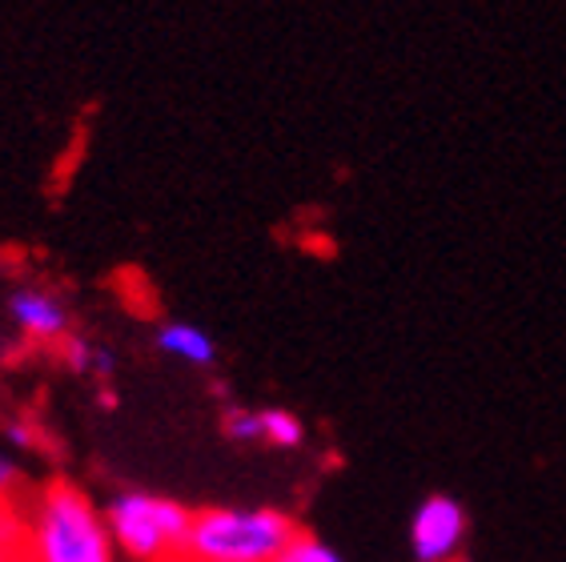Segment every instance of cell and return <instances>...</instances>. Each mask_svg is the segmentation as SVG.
I'll list each match as a JSON object with an SVG mask.
<instances>
[{
  "label": "cell",
  "instance_id": "1",
  "mask_svg": "<svg viewBox=\"0 0 566 562\" xmlns=\"http://www.w3.org/2000/svg\"><path fill=\"white\" fill-rule=\"evenodd\" d=\"M24 562H117L105 510L65 478L41 487L24 507Z\"/></svg>",
  "mask_w": 566,
  "mask_h": 562
},
{
  "label": "cell",
  "instance_id": "2",
  "mask_svg": "<svg viewBox=\"0 0 566 562\" xmlns=\"http://www.w3.org/2000/svg\"><path fill=\"white\" fill-rule=\"evenodd\" d=\"M297 530L285 510L273 507L193 510L186 562H277Z\"/></svg>",
  "mask_w": 566,
  "mask_h": 562
},
{
  "label": "cell",
  "instance_id": "3",
  "mask_svg": "<svg viewBox=\"0 0 566 562\" xmlns=\"http://www.w3.org/2000/svg\"><path fill=\"white\" fill-rule=\"evenodd\" d=\"M105 527L129 562H169L186 559L193 510L153 490H120L105 507Z\"/></svg>",
  "mask_w": 566,
  "mask_h": 562
},
{
  "label": "cell",
  "instance_id": "4",
  "mask_svg": "<svg viewBox=\"0 0 566 562\" xmlns=\"http://www.w3.org/2000/svg\"><path fill=\"white\" fill-rule=\"evenodd\" d=\"M470 519L454 495H426L410 519V551L415 562H458L467 547Z\"/></svg>",
  "mask_w": 566,
  "mask_h": 562
},
{
  "label": "cell",
  "instance_id": "5",
  "mask_svg": "<svg viewBox=\"0 0 566 562\" xmlns=\"http://www.w3.org/2000/svg\"><path fill=\"white\" fill-rule=\"evenodd\" d=\"M9 314H12V322H17V330H21L24 337H33V342H56V346H65V337L73 334L69 305L61 302L56 293L41 290V285L12 290Z\"/></svg>",
  "mask_w": 566,
  "mask_h": 562
},
{
  "label": "cell",
  "instance_id": "6",
  "mask_svg": "<svg viewBox=\"0 0 566 562\" xmlns=\"http://www.w3.org/2000/svg\"><path fill=\"white\" fill-rule=\"evenodd\" d=\"M157 350L177 357V362H186V366H213L218 362L213 337L193 322H165L157 330Z\"/></svg>",
  "mask_w": 566,
  "mask_h": 562
},
{
  "label": "cell",
  "instance_id": "7",
  "mask_svg": "<svg viewBox=\"0 0 566 562\" xmlns=\"http://www.w3.org/2000/svg\"><path fill=\"white\" fill-rule=\"evenodd\" d=\"M262 443L277 446V450H297L305 443L302 418L294 410H282V406L262 410Z\"/></svg>",
  "mask_w": 566,
  "mask_h": 562
},
{
  "label": "cell",
  "instance_id": "8",
  "mask_svg": "<svg viewBox=\"0 0 566 562\" xmlns=\"http://www.w3.org/2000/svg\"><path fill=\"white\" fill-rule=\"evenodd\" d=\"M0 562H24V510L17 502L0 507Z\"/></svg>",
  "mask_w": 566,
  "mask_h": 562
},
{
  "label": "cell",
  "instance_id": "9",
  "mask_svg": "<svg viewBox=\"0 0 566 562\" xmlns=\"http://www.w3.org/2000/svg\"><path fill=\"white\" fill-rule=\"evenodd\" d=\"M277 562H346V559H342L329 542L317 539V534H310V530H297L294 542L285 547Z\"/></svg>",
  "mask_w": 566,
  "mask_h": 562
},
{
  "label": "cell",
  "instance_id": "10",
  "mask_svg": "<svg viewBox=\"0 0 566 562\" xmlns=\"http://www.w3.org/2000/svg\"><path fill=\"white\" fill-rule=\"evenodd\" d=\"M221 434L229 443H262V410L229 406L226 418H221Z\"/></svg>",
  "mask_w": 566,
  "mask_h": 562
},
{
  "label": "cell",
  "instance_id": "11",
  "mask_svg": "<svg viewBox=\"0 0 566 562\" xmlns=\"http://www.w3.org/2000/svg\"><path fill=\"white\" fill-rule=\"evenodd\" d=\"M17 487H21V462L0 450V507H4V502H12Z\"/></svg>",
  "mask_w": 566,
  "mask_h": 562
},
{
  "label": "cell",
  "instance_id": "12",
  "mask_svg": "<svg viewBox=\"0 0 566 562\" xmlns=\"http://www.w3.org/2000/svg\"><path fill=\"white\" fill-rule=\"evenodd\" d=\"M65 362H69V370H76V374H88V357H93V342L88 337H76V334H69L65 337Z\"/></svg>",
  "mask_w": 566,
  "mask_h": 562
},
{
  "label": "cell",
  "instance_id": "13",
  "mask_svg": "<svg viewBox=\"0 0 566 562\" xmlns=\"http://www.w3.org/2000/svg\"><path fill=\"white\" fill-rule=\"evenodd\" d=\"M0 438L9 446H17V450H29V446L36 443V434H33V426L29 422H21V418H9L4 426H0Z\"/></svg>",
  "mask_w": 566,
  "mask_h": 562
},
{
  "label": "cell",
  "instance_id": "14",
  "mask_svg": "<svg viewBox=\"0 0 566 562\" xmlns=\"http://www.w3.org/2000/svg\"><path fill=\"white\" fill-rule=\"evenodd\" d=\"M113 366H117V357H113L109 346H101V342H93V357H88V374L101 382L113 378Z\"/></svg>",
  "mask_w": 566,
  "mask_h": 562
},
{
  "label": "cell",
  "instance_id": "15",
  "mask_svg": "<svg viewBox=\"0 0 566 562\" xmlns=\"http://www.w3.org/2000/svg\"><path fill=\"white\" fill-rule=\"evenodd\" d=\"M169 562H186V559H169Z\"/></svg>",
  "mask_w": 566,
  "mask_h": 562
}]
</instances>
